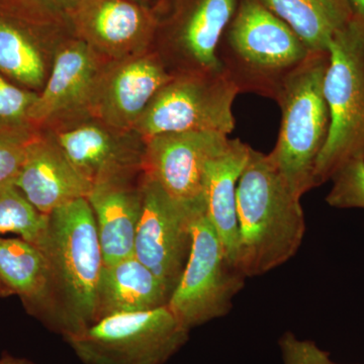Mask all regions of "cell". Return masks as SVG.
<instances>
[{
	"mask_svg": "<svg viewBox=\"0 0 364 364\" xmlns=\"http://www.w3.org/2000/svg\"><path fill=\"white\" fill-rule=\"evenodd\" d=\"M237 267L258 277L296 255L306 233L301 198L289 188L269 154L251 148L237 188Z\"/></svg>",
	"mask_w": 364,
	"mask_h": 364,
	"instance_id": "1",
	"label": "cell"
},
{
	"mask_svg": "<svg viewBox=\"0 0 364 364\" xmlns=\"http://www.w3.org/2000/svg\"><path fill=\"white\" fill-rule=\"evenodd\" d=\"M41 250L51 272L56 332L63 338L95 322V301L105 261L95 215L87 198L49 215Z\"/></svg>",
	"mask_w": 364,
	"mask_h": 364,
	"instance_id": "2",
	"label": "cell"
},
{
	"mask_svg": "<svg viewBox=\"0 0 364 364\" xmlns=\"http://www.w3.org/2000/svg\"><path fill=\"white\" fill-rule=\"evenodd\" d=\"M311 53L279 16L258 0H239L218 49L222 70L239 93L277 100L289 75Z\"/></svg>",
	"mask_w": 364,
	"mask_h": 364,
	"instance_id": "3",
	"label": "cell"
},
{
	"mask_svg": "<svg viewBox=\"0 0 364 364\" xmlns=\"http://www.w3.org/2000/svg\"><path fill=\"white\" fill-rule=\"evenodd\" d=\"M329 60V51L311 53L287 79L275 100L282 124L277 142L268 154L301 198L315 188L316 162L329 135L331 119L324 95Z\"/></svg>",
	"mask_w": 364,
	"mask_h": 364,
	"instance_id": "4",
	"label": "cell"
},
{
	"mask_svg": "<svg viewBox=\"0 0 364 364\" xmlns=\"http://www.w3.org/2000/svg\"><path fill=\"white\" fill-rule=\"evenodd\" d=\"M324 95L329 107V135L316 162L315 188L342 167L364 160V25L352 18L333 38Z\"/></svg>",
	"mask_w": 364,
	"mask_h": 364,
	"instance_id": "5",
	"label": "cell"
},
{
	"mask_svg": "<svg viewBox=\"0 0 364 364\" xmlns=\"http://www.w3.org/2000/svg\"><path fill=\"white\" fill-rule=\"evenodd\" d=\"M189 331L164 306L100 318L64 340L85 364H164Z\"/></svg>",
	"mask_w": 364,
	"mask_h": 364,
	"instance_id": "6",
	"label": "cell"
},
{
	"mask_svg": "<svg viewBox=\"0 0 364 364\" xmlns=\"http://www.w3.org/2000/svg\"><path fill=\"white\" fill-rule=\"evenodd\" d=\"M245 279L228 258L219 235L203 210L193 222L188 263L167 306L184 327L193 329L226 316Z\"/></svg>",
	"mask_w": 364,
	"mask_h": 364,
	"instance_id": "7",
	"label": "cell"
},
{
	"mask_svg": "<svg viewBox=\"0 0 364 364\" xmlns=\"http://www.w3.org/2000/svg\"><path fill=\"white\" fill-rule=\"evenodd\" d=\"M239 91L223 71L176 74L150 102L136 127L145 140L161 134L218 132L229 136Z\"/></svg>",
	"mask_w": 364,
	"mask_h": 364,
	"instance_id": "8",
	"label": "cell"
},
{
	"mask_svg": "<svg viewBox=\"0 0 364 364\" xmlns=\"http://www.w3.org/2000/svg\"><path fill=\"white\" fill-rule=\"evenodd\" d=\"M143 212L134 256L161 280L170 296L188 263L193 225L205 203H182L171 198L143 172Z\"/></svg>",
	"mask_w": 364,
	"mask_h": 364,
	"instance_id": "9",
	"label": "cell"
},
{
	"mask_svg": "<svg viewBox=\"0 0 364 364\" xmlns=\"http://www.w3.org/2000/svg\"><path fill=\"white\" fill-rule=\"evenodd\" d=\"M176 11L160 23L153 49L172 75L223 71L218 49L239 0H176Z\"/></svg>",
	"mask_w": 364,
	"mask_h": 364,
	"instance_id": "10",
	"label": "cell"
},
{
	"mask_svg": "<svg viewBox=\"0 0 364 364\" xmlns=\"http://www.w3.org/2000/svg\"><path fill=\"white\" fill-rule=\"evenodd\" d=\"M49 132L79 173L91 184L142 173L146 140L90 116L42 129Z\"/></svg>",
	"mask_w": 364,
	"mask_h": 364,
	"instance_id": "11",
	"label": "cell"
},
{
	"mask_svg": "<svg viewBox=\"0 0 364 364\" xmlns=\"http://www.w3.org/2000/svg\"><path fill=\"white\" fill-rule=\"evenodd\" d=\"M72 36L109 61L153 49L160 21L132 0H80L67 14Z\"/></svg>",
	"mask_w": 364,
	"mask_h": 364,
	"instance_id": "12",
	"label": "cell"
},
{
	"mask_svg": "<svg viewBox=\"0 0 364 364\" xmlns=\"http://www.w3.org/2000/svg\"><path fill=\"white\" fill-rule=\"evenodd\" d=\"M109 62L73 36L63 41L47 82L31 109L32 126L42 130L88 116L98 80Z\"/></svg>",
	"mask_w": 364,
	"mask_h": 364,
	"instance_id": "13",
	"label": "cell"
},
{
	"mask_svg": "<svg viewBox=\"0 0 364 364\" xmlns=\"http://www.w3.org/2000/svg\"><path fill=\"white\" fill-rule=\"evenodd\" d=\"M172 77L154 49L109 61L98 80L90 114L114 128L135 131L153 98Z\"/></svg>",
	"mask_w": 364,
	"mask_h": 364,
	"instance_id": "14",
	"label": "cell"
},
{
	"mask_svg": "<svg viewBox=\"0 0 364 364\" xmlns=\"http://www.w3.org/2000/svg\"><path fill=\"white\" fill-rule=\"evenodd\" d=\"M229 136L218 132H181L146 140L143 172L171 198L202 203L203 171L208 160L227 145Z\"/></svg>",
	"mask_w": 364,
	"mask_h": 364,
	"instance_id": "15",
	"label": "cell"
},
{
	"mask_svg": "<svg viewBox=\"0 0 364 364\" xmlns=\"http://www.w3.org/2000/svg\"><path fill=\"white\" fill-rule=\"evenodd\" d=\"M70 28L0 9V74L25 90L44 88L59 46Z\"/></svg>",
	"mask_w": 364,
	"mask_h": 364,
	"instance_id": "16",
	"label": "cell"
},
{
	"mask_svg": "<svg viewBox=\"0 0 364 364\" xmlns=\"http://www.w3.org/2000/svg\"><path fill=\"white\" fill-rule=\"evenodd\" d=\"M14 186L28 202L48 215L67 203L87 198L92 188V184L79 173L46 130H38L28 144Z\"/></svg>",
	"mask_w": 364,
	"mask_h": 364,
	"instance_id": "17",
	"label": "cell"
},
{
	"mask_svg": "<svg viewBox=\"0 0 364 364\" xmlns=\"http://www.w3.org/2000/svg\"><path fill=\"white\" fill-rule=\"evenodd\" d=\"M142 176L97 182L86 198L97 223L105 264L134 256L143 212Z\"/></svg>",
	"mask_w": 364,
	"mask_h": 364,
	"instance_id": "18",
	"label": "cell"
},
{
	"mask_svg": "<svg viewBox=\"0 0 364 364\" xmlns=\"http://www.w3.org/2000/svg\"><path fill=\"white\" fill-rule=\"evenodd\" d=\"M14 296L28 315L56 332V306L45 253L20 237H0V298Z\"/></svg>",
	"mask_w": 364,
	"mask_h": 364,
	"instance_id": "19",
	"label": "cell"
},
{
	"mask_svg": "<svg viewBox=\"0 0 364 364\" xmlns=\"http://www.w3.org/2000/svg\"><path fill=\"white\" fill-rule=\"evenodd\" d=\"M251 148L240 139H229L227 145L208 160L203 171L205 215L219 235L228 258L236 267L239 239L237 188Z\"/></svg>",
	"mask_w": 364,
	"mask_h": 364,
	"instance_id": "20",
	"label": "cell"
},
{
	"mask_svg": "<svg viewBox=\"0 0 364 364\" xmlns=\"http://www.w3.org/2000/svg\"><path fill=\"white\" fill-rule=\"evenodd\" d=\"M164 284L135 256L104 264L97 289L95 322L117 314L143 312L167 306Z\"/></svg>",
	"mask_w": 364,
	"mask_h": 364,
	"instance_id": "21",
	"label": "cell"
},
{
	"mask_svg": "<svg viewBox=\"0 0 364 364\" xmlns=\"http://www.w3.org/2000/svg\"><path fill=\"white\" fill-rule=\"evenodd\" d=\"M284 21L312 52H325L353 18L347 0H258Z\"/></svg>",
	"mask_w": 364,
	"mask_h": 364,
	"instance_id": "22",
	"label": "cell"
},
{
	"mask_svg": "<svg viewBox=\"0 0 364 364\" xmlns=\"http://www.w3.org/2000/svg\"><path fill=\"white\" fill-rule=\"evenodd\" d=\"M49 215L41 213L16 186L0 189V237L14 234L41 247Z\"/></svg>",
	"mask_w": 364,
	"mask_h": 364,
	"instance_id": "23",
	"label": "cell"
},
{
	"mask_svg": "<svg viewBox=\"0 0 364 364\" xmlns=\"http://www.w3.org/2000/svg\"><path fill=\"white\" fill-rule=\"evenodd\" d=\"M37 97L0 74V131L33 127L30 111Z\"/></svg>",
	"mask_w": 364,
	"mask_h": 364,
	"instance_id": "24",
	"label": "cell"
},
{
	"mask_svg": "<svg viewBox=\"0 0 364 364\" xmlns=\"http://www.w3.org/2000/svg\"><path fill=\"white\" fill-rule=\"evenodd\" d=\"M39 129H14L0 131V189L14 186L23 163L26 149Z\"/></svg>",
	"mask_w": 364,
	"mask_h": 364,
	"instance_id": "25",
	"label": "cell"
},
{
	"mask_svg": "<svg viewBox=\"0 0 364 364\" xmlns=\"http://www.w3.org/2000/svg\"><path fill=\"white\" fill-rule=\"evenodd\" d=\"M326 203L336 208H364V160H354L332 177Z\"/></svg>",
	"mask_w": 364,
	"mask_h": 364,
	"instance_id": "26",
	"label": "cell"
},
{
	"mask_svg": "<svg viewBox=\"0 0 364 364\" xmlns=\"http://www.w3.org/2000/svg\"><path fill=\"white\" fill-rule=\"evenodd\" d=\"M279 345L284 364H338L315 342L299 339L291 332L284 333Z\"/></svg>",
	"mask_w": 364,
	"mask_h": 364,
	"instance_id": "27",
	"label": "cell"
},
{
	"mask_svg": "<svg viewBox=\"0 0 364 364\" xmlns=\"http://www.w3.org/2000/svg\"><path fill=\"white\" fill-rule=\"evenodd\" d=\"M79 1L80 0H0V4L70 28L67 14Z\"/></svg>",
	"mask_w": 364,
	"mask_h": 364,
	"instance_id": "28",
	"label": "cell"
},
{
	"mask_svg": "<svg viewBox=\"0 0 364 364\" xmlns=\"http://www.w3.org/2000/svg\"><path fill=\"white\" fill-rule=\"evenodd\" d=\"M354 18H358L364 25V0H347Z\"/></svg>",
	"mask_w": 364,
	"mask_h": 364,
	"instance_id": "29",
	"label": "cell"
},
{
	"mask_svg": "<svg viewBox=\"0 0 364 364\" xmlns=\"http://www.w3.org/2000/svg\"><path fill=\"white\" fill-rule=\"evenodd\" d=\"M0 364H36L28 359L23 358H16L11 354L4 352L0 358Z\"/></svg>",
	"mask_w": 364,
	"mask_h": 364,
	"instance_id": "30",
	"label": "cell"
},
{
	"mask_svg": "<svg viewBox=\"0 0 364 364\" xmlns=\"http://www.w3.org/2000/svg\"><path fill=\"white\" fill-rule=\"evenodd\" d=\"M136 4H142V6L152 7L153 0H132Z\"/></svg>",
	"mask_w": 364,
	"mask_h": 364,
	"instance_id": "31",
	"label": "cell"
}]
</instances>
